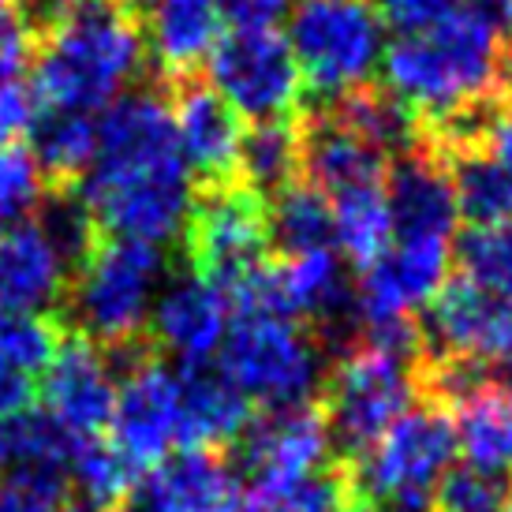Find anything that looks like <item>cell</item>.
Segmentation results:
<instances>
[{
  "label": "cell",
  "mask_w": 512,
  "mask_h": 512,
  "mask_svg": "<svg viewBox=\"0 0 512 512\" xmlns=\"http://www.w3.org/2000/svg\"><path fill=\"white\" fill-rule=\"evenodd\" d=\"M232 326V299L225 288L195 270L165 277L146 322V341L157 356L176 359L180 367L210 363Z\"/></svg>",
  "instance_id": "14"
},
{
  "label": "cell",
  "mask_w": 512,
  "mask_h": 512,
  "mask_svg": "<svg viewBox=\"0 0 512 512\" xmlns=\"http://www.w3.org/2000/svg\"><path fill=\"white\" fill-rule=\"evenodd\" d=\"M143 19L116 0H75L57 27L38 38L34 90L45 109L98 113L146 79Z\"/></svg>",
  "instance_id": "2"
},
{
  "label": "cell",
  "mask_w": 512,
  "mask_h": 512,
  "mask_svg": "<svg viewBox=\"0 0 512 512\" xmlns=\"http://www.w3.org/2000/svg\"><path fill=\"white\" fill-rule=\"evenodd\" d=\"M389 154L344 120L333 105L307 116L299 128V176H307L326 199L385 180Z\"/></svg>",
  "instance_id": "19"
},
{
  "label": "cell",
  "mask_w": 512,
  "mask_h": 512,
  "mask_svg": "<svg viewBox=\"0 0 512 512\" xmlns=\"http://www.w3.org/2000/svg\"><path fill=\"white\" fill-rule=\"evenodd\" d=\"M38 38L19 19V12H0V90L12 83H23V75L34 68Z\"/></svg>",
  "instance_id": "39"
},
{
  "label": "cell",
  "mask_w": 512,
  "mask_h": 512,
  "mask_svg": "<svg viewBox=\"0 0 512 512\" xmlns=\"http://www.w3.org/2000/svg\"><path fill=\"white\" fill-rule=\"evenodd\" d=\"M68 292V270L34 221L0 228V311L53 318Z\"/></svg>",
  "instance_id": "21"
},
{
  "label": "cell",
  "mask_w": 512,
  "mask_h": 512,
  "mask_svg": "<svg viewBox=\"0 0 512 512\" xmlns=\"http://www.w3.org/2000/svg\"><path fill=\"white\" fill-rule=\"evenodd\" d=\"M270 243H277L285 258L329 251L333 247V210L329 199L307 180L281 187L270 202Z\"/></svg>",
  "instance_id": "29"
},
{
  "label": "cell",
  "mask_w": 512,
  "mask_h": 512,
  "mask_svg": "<svg viewBox=\"0 0 512 512\" xmlns=\"http://www.w3.org/2000/svg\"><path fill=\"white\" fill-rule=\"evenodd\" d=\"M214 363L262 408L314 404L329 374L326 348L311 329L270 314H236Z\"/></svg>",
  "instance_id": "5"
},
{
  "label": "cell",
  "mask_w": 512,
  "mask_h": 512,
  "mask_svg": "<svg viewBox=\"0 0 512 512\" xmlns=\"http://www.w3.org/2000/svg\"><path fill=\"white\" fill-rule=\"evenodd\" d=\"M57 505L45 501L42 494H34L19 483H0V512H53Z\"/></svg>",
  "instance_id": "43"
},
{
  "label": "cell",
  "mask_w": 512,
  "mask_h": 512,
  "mask_svg": "<svg viewBox=\"0 0 512 512\" xmlns=\"http://www.w3.org/2000/svg\"><path fill=\"white\" fill-rule=\"evenodd\" d=\"M501 512H512V483H509V494H505V509Z\"/></svg>",
  "instance_id": "49"
},
{
  "label": "cell",
  "mask_w": 512,
  "mask_h": 512,
  "mask_svg": "<svg viewBox=\"0 0 512 512\" xmlns=\"http://www.w3.org/2000/svg\"><path fill=\"white\" fill-rule=\"evenodd\" d=\"M505 363H509V370H512V344H509V352H505Z\"/></svg>",
  "instance_id": "51"
},
{
  "label": "cell",
  "mask_w": 512,
  "mask_h": 512,
  "mask_svg": "<svg viewBox=\"0 0 512 512\" xmlns=\"http://www.w3.org/2000/svg\"><path fill=\"white\" fill-rule=\"evenodd\" d=\"M341 512H389V509H385V505H378V501L356 498V494H352V498L344 501V509H341Z\"/></svg>",
  "instance_id": "46"
},
{
  "label": "cell",
  "mask_w": 512,
  "mask_h": 512,
  "mask_svg": "<svg viewBox=\"0 0 512 512\" xmlns=\"http://www.w3.org/2000/svg\"><path fill=\"white\" fill-rule=\"evenodd\" d=\"M419 363L393 352L356 344L337 356L322 385V415H326L333 449L356 460L367 453L385 430L419 400Z\"/></svg>",
  "instance_id": "8"
},
{
  "label": "cell",
  "mask_w": 512,
  "mask_h": 512,
  "mask_svg": "<svg viewBox=\"0 0 512 512\" xmlns=\"http://www.w3.org/2000/svg\"><path fill=\"white\" fill-rule=\"evenodd\" d=\"M191 176L176 143V124L169 109V86L135 83L105 105L98 120V150L79 195L98 199L120 187Z\"/></svg>",
  "instance_id": "7"
},
{
  "label": "cell",
  "mask_w": 512,
  "mask_h": 512,
  "mask_svg": "<svg viewBox=\"0 0 512 512\" xmlns=\"http://www.w3.org/2000/svg\"><path fill=\"white\" fill-rule=\"evenodd\" d=\"M333 210V243L356 270H367L393 243V214L385 202V187H356L329 199Z\"/></svg>",
  "instance_id": "28"
},
{
  "label": "cell",
  "mask_w": 512,
  "mask_h": 512,
  "mask_svg": "<svg viewBox=\"0 0 512 512\" xmlns=\"http://www.w3.org/2000/svg\"><path fill=\"white\" fill-rule=\"evenodd\" d=\"M240 471L221 449H176L135 479L120 512H240Z\"/></svg>",
  "instance_id": "17"
},
{
  "label": "cell",
  "mask_w": 512,
  "mask_h": 512,
  "mask_svg": "<svg viewBox=\"0 0 512 512\" xmlns=\"http://www.w3.org/2000/svg\"><path fill=\"white\" fill-rule=\"evenodd\" d=\"M150 57L161 64L165 79L195 75L217 45V4L214 0H154L143 15Z\"/></svg>",
  "instance_id": "23"
},
{
  "label": "cell",
  "mask_w": 512,
  "mask_h": 512,
  "mask_svg": "<svg viewBox=\"0 0 512 512\" xmlns=\"http://www.w3.org/2000/svg\"><path fill=\"white\" fill-rule=\"evenodd\" d=\"M109 427H113V445L128 456L135 471L154 468L172 449H180V427H184L180 367L172 370L154 348H146L116 382Z\"/></svg>",
  "instance_id": "11"
},
{
  "label": "cell",
  "mask_w": 512,
  "mask_h": 512,
  "mask_svg": "<svg viewBox=\"0 0 512 512\" xmlns=\"http://www.w3.org/2000/svg\"><path fill=\"white\" fill-rule=\"evenodd\" d=\"M505 27L494 4L468 0L445 23L400 34L382 53V90L412 120L453 128L483 109L501 83Z\"/></svg>",
  "instance_id": "1"
},
{
  "label": "cell",
  "mask_w": 512,
  "mask_h": 512,
  "mask_svg": "<svg viewBox=\"0 0 512 512\" xmlns=\"http://www.w3.org/2000/svg\"><path fill=\"white\" fill-rule=\"evenodd\" d=\"M45 412L75 438H98L116 404V374L109 356L79 333H64L42 374Z\"/></svg>",
  "instance_id": "18"
},
{
  "label": "cell",
  "mask_w": 512,
  "mask_h": 512,
  "mask_svg": "<svg viewBox=\"0 0 512 512\" xmlns=\"http://www.w3.org/2000/svg\"><path fill=\"white\" fill-rule=\"evenodd\" d=\"M445 169L453 180L456 210L471 228L512 221V172L486 146H460Z\"/></svg>",
  "instance_id": "27"
},
{
  "label": "cell",
  "mask_w": 512,
  "mask_h": 512,
  "mask_svg": "<svg viewBox=\"0 0 512 512\" xmlns=\"http://www.w3.org/2000/svg\"><path fill=\"white\" fill-rule=\"evenodd\" d=\"M68 479H72V494L79 498H90L109 509H124L131 486H135V468L113 441L83 438L72 456Z\"/></svg>",
  "instance_id": "33"
},
{
  "label": "cell",
  "mask_w": 512,
  "mask_h": 512,
  "mask_svg": "<svg viewBox=\"0 0 512 512\" xmlns=\"http://www.w3.org/2000/svg\"><path fill=\"white\" fill-rule=\"evenodd\" d=\"M453 266V243L449 240H393L374 266L359 270L356 281V311H359V341L370 329L412 322L438 288L449 281Z\"/></svg>",
  "instance_id": "12"
},
{
  "label": "cell",
  "mask_w": 512,
  "mask_h": 512,
  "mask_svg": "<svg viewBox=\"0 0 512 512\" xmlns=\"http://www.w3.org/2000/svg\"><path fill=\"white\" fill-rule=\"evenodd\" d=\"M27 150L38 161L49 191L83 187L98 150V120L75 109H42L38 124L27 135Z\"/></svg>",
  "instance_id": "25"
},
{
  "label": "cell",
  "mask_w": 512,
  "mask_h": 512,
  "mask_svg": "<svg viewBox=\"0 0 512 512\" xmlns=\"http://www.w3.org/2000/svg\"><path fill=\"white\" fill-rule=\"evenodd\" d=\"M505 494H509L505 475L475 464H453L434 490V512H501Z\"/></svg>",
  "instance_id": "37"
},
{
  "label": "cell",
  "mask_w": 512,
  "mask_h": 512,
  "mask_svg": "<svg viewBox=\"0 0 512 512\" xmlns=\"http://www.w3.org/2000/svg\"><path fill=\"white\" fill-rule=\"evenodd\" d=\"M169 277L165 247L143 240L105 236L98 251L72 273L64 292V322L72 333L98 344L101 352H116L146 337L150 307Z\"/></svg>",
  "instance_id": "3"
},
{
  "label": "cell",
  "mask_w": 512,
  "mask_h": 512,
  "mask_svg": "<svg viewBox=\"0 0 512 512\" xmlns=\"http://www.w3.org/2000/svg\"><path fill=\"white\" fill-rule=\"evenodd\" d=\"M453 258L471 285L512 303V221L505 225L471 228L453 247Z\"/></svg>",
  "instance_id": "34"
},
{
  "label": "cell",
  "mask_w": 512,
  "mask_h": 512,
  "mask_svg": "<svg viewBox=\"0 0 512 512\" xmlns=\"http://www.w3.org/2000/svg\"><path fill=\"white\" fill-rule=\"evenodd\" d=\"M79 441L83 438L60 427L45 408L0 415V483H19V479H38V475L68 479Z\"/></svg>",
  "instance_id": "24"
},
{
  "label": "cell",
  "mask_w": 512,
  "mask_h": 512,
  "mask_svg": "<svg viewBox=\"0 0 512 512\" xmlns=\"http://www.w3.org/2000/svg\"><path fill=\"white\" fill-rule=\"evenodd\" d=\"M352 498L348 468H322L285 483H251L240 512H341Z\"/></svg>",
  "instance_id": "31"
},
{
  "label": "cell",
  "mask_w": 512,
  "mask_h": 512,
  "mask_svg": "<svg viewBox=\"0 0 512 512\" xmlns=\"http://www.w3.org/2000/svg\"><path fill=\"white\" fill-rule=\"evenodd\" d=\"M498 15H501V27H505V34H512V0H501Z\"/></svg>",
  "instance_id": "48"
},
{
  "label": "cell",
  "mask_w": 512,
  "mask_h": 512,
  "mask_svg": "<svg viewBox=\"0 0 512 512\" xmlns=\"http://www.w3.org/2000/svg\"><path fill=\"white\" fill-rule=\"evenodd\" d=\"M60 337L64 333L57 329V322L45 314L0 311V367L38 378L49 367Z\"/></svg>",
  "instance_id": "35"
},
{
  "label": "cell",
  "mask_w": 512,
  "mask_h": 512,
  "mask_svg": "<svg viewBox=\"0 0 512 512\" xmlns=\"http://www.w3.org/2000/svg\"><path fill=\"white\" fill-rule=\"evenodd\" d=\"M34 397V378L12 367H0V415L23 412Z\"/></svg>",
  "instance_id": "42"
},
{
  "label": "cell",
  "mask_w": 512,
  "mask_h": 512,
  "mask_svg": "<svg viewBox=\"0 0 512 512\" xmlns=\"http://www.w3.org/2000/svg\"><path fill=\"white\" fill-rule=\"evenodd\" d=\"M180 389H184V427H180V449H221L236 445L243 427L251 423V400L232 385L225 370L210 363L180 367Z\"/></svg>",
  "instance_id": "22"
},
{
  "label": "cell",
  "mask_w": 512,
  "mask_h": 512,
  "mask_svg": "<svg viewBox=\"0 0 512 512\" xmlns=\"http://www.w3.org/2000/svg\"><path fill=\"white\" fill-rule=\"evenodd\" d=\"M456 445L468 464L494 475L512 471V382H490L453 408Z\"/></svg>",
  "instance_id": "26"
},
{
  "label": "cell",
  "mask_w": 512,
  "mask_h": 512,
  "mask_svg": "<svg viewBox=\"0 0 512 512\" xmlns=\"http://www.w3.org/2000/svg\"><path fill=\"white\" fill-rule=\"evenodd\" d=\"M299 176V128L288 120H270L243 131L240 146V184L258 191L262 199L277 195L281 187L296 184Z\"/></svg>",
  "instance_id": "30"
},
{
  "label": "cell",
  "mask_w": 512,
  "mask_h": 512,
  "mask_svg": "<svg viewBox=\"0 0 512 512\" xmlns=\"http://www.w3.org/2000/svg\"><path fill=\"white\" fill-rule=\"evenodd\" d=\"M15 8V0H0V12H12Z\"/></svg>",
  "instance_id": "50"
},
{
  "label": "cell",
  "mask_w": 512,
  "mask_h": 512,
  "mask_svg": "<svg viewBox=\"0 0 512 512\" xmlns=\"http://www.w3.org/2000/svg\"><path fill=\"white\" fill-rule=\"evenodd\" d=\"M116 4H124V8H128L131 15H139V19H143V15H146V8H150V4H154V0H116Z\"/></svg>",
  "instance_id": "47"
},
{
  "label": "cell",
  "mask_w": 512,
  "mask_h": 512,
  "mask_svg": "<svg viewBox=\"0 0 512 512\" xmlns=\"http://www.w3.org/2000/svg\"><path fill=\"white\" fill-rule=\"evenodd\" d=\"M34 225L42 228L49 247L60 255L64 270H68V281H72V273L83 266L86 258L98 251V243L105 240L98 228V217L90 214L79 187H72V191H45L42 206L34 214Z\"/></svg>",
  "instance_id": "32"
},
{
  "label": "cell",
  "mask_w": 512,
  "mask_h": 512,
  "mask_svg": "<svg viewBox=\"0 0 512 512\" xmlns=\"http://www.w3.org/2000/svg\"><path fill=\"white\" fill-rule=\"evenodd\" d=\"M486 150L512 172V113H501L486 128Z\"/></svg>",
  "instance_id": "44"
},
{
  "label": "cell",
  "mask_w": 512,
  "mask_h": 512,
  "mask_svg": "<svg viewBox=\"0 0 512 512\" xmlns=\"http://www.w3.org/2000/svg\"><path fill=\"white\" fill-rule=\"evenodd\" d=\"M385 202L393 214V240H449L453 243L456 195L445 157L412 146L385 176Z\"/></svg>",
  "instance_id": "20"
},
{
  "label": "cell",
  "mask_w": 512,
  "mask_h": 512,
  "mask_svg": "<svg viewBox=\"0 0 512 512\" xmlns=\"http://www.w3.org/2000/svg\"><path fill=\"white\" fill-rule=\"evenodd\" d=\"M53 512H120V509H109V505H98V501L90 498H79V494H68V498L60 501Z\"/></svg>",
  "instance_id": "45"
},
{
  "label": "cell",
  "mask_w": 512,
  "mask_h": 512,
  "mask_svg": "<svg viewBox=\"0 0 512 512\" xmlns=\"http://www.w3.org/2000/svg\"><path fill=\"white\" fill-rule=\"evenodd\" d=\"M45 176L27 143H0V228L23 225L45 199Z\"/></svg>",
  "instance_id": "36"
},
{
  "label": "cell",
  "mask_w": 512,
  "mask_h": 512,
  "mask_svg": "<svg viewBox=\"0 0 512 512\" xmlns=\"http://www.w3.org/2000/svg\"><path fill=\"white\" fill-rule=\"evenodd\" d=\"M206 79L240 120H288L303 98V75L277 30H228L206 57Z\"/></svg>",
  "instance_id": "10"
},
{
  "label": "cell",
  "mask_w": 512,
  "mask_h": 512,
  "mask_svg": "<svg viewBox=\"0 0 512 512\" xmlns=\"http://www.w3.org/2000/svg\"><path fill=\"white\" fill-rule=\"evenodd\" d=\"M285 42L303 86L318 98L341 101L363 90L382 68L385 23L374 0H296Z\"/></svg>",
  "instance_id": "6"
},
{
  "label": "cell",
  "mask_w": 512,
  "mask_h": 512,
  "mask_svg": "<svg viewBox=\"0 0 512 512\" xmlns=\"http://www.w3.org/2000/svg\"><path fill=\"white\" fill-rule=\"evenodd\" d=\"M270 247V210L258 191L240 180L195 191L184 228L187 270L232 292L266 262Z\"/></svg>",
  "instance_id": "9"
},
{
  "label": "cell",
  "mask_w": 512,
  "mask_h": 512,
  "mask_svg": "<svg viewBox=\"0 0 512 512\" xmlns=\"http://www.w3.org/2000/svg\"><path fill=\"white\" fill-rule=\"evenodd\" d=\"M419 337H423V363L434 359L498 363L512 344V303L471 285L468 277H449L438 288V296L423 307Z\"/></svg>",
  "instance_id": "13"
},
{
  "label": "cell",
  "mask_w": 512,
  "mask_h": 512,
  "mask_svg": "<svg viewBox=\"0 0 512 512\" xmlns=\"http://www.w3.org/2000/svg\"><path fill=\"white\" fill-rule=\"evenodd\" d=\"M333 464V438L318 404L266 408L236 438V471L251 483H285Z\"/></svg>",
  "instance_id": "15"
},
{
  "label": "cell",
  "mask_w": 512,
  "mask_h": 512,
  "mask_svg": "<svg viewBox=\"0 0 512 512\" xmlns=\"http://www.w3.org/2000/svg\"><path fill=\"white\" fill-rule=\"evenodd\" d=\"M468 0H374V8L382 15V23L400 34H419L445 23L449 15H456Z\"/></svg>",
  "instance_id": "38"
},
{
  "label": "cell",
  "mask_w": 512,
  "mask_h": 512,
  "mask_svg": "<svg viewBox=\"0 0 512 512\" xmlns=\"http://www.w3.org/2000/svg\"><path fill=\"white\" fill-rule=\"evenodd\" d=\"M456 453L453 412L423 397L344 468L359 498L378 501L389 512H434V490L456 464Z\"/></svg>",
  "instance_id": "4"
},
{
  "label": "cell",
  "mask_w": 512,
  "mask_h": 512,
  "mask_svg": "<svg viewBox=\"0 0 512 512\" xmlns=\"http://www.w3.org/2000/svg\"><path fill=\"white\" fill-rule=\"evenodd\" d=\"M45 101L34 83H12L0 90V143H27L30 128L38 124Z\"/></svg>",
  "instance_id": "40"
},
{
  "label": "cell",
  "mask_w": 512,
  "mask_h": 512,
  "mask_svg": "<svg viewBox=\"0 0 512 512\" xmlns=\"http://www.w3.org/2000/svg\"><path fill=\"white\" fill-rule=\"evenodd\" d=\"M169 109L176 143L195 187L202 191V187L232 184L240 176L243 146V120L232 113V105L210 83L184 75L169 79Z\"/></svg>",
  "instance_id": "16"
},
{
  "label": "cell",
  "mask_w": 512,
  "mask_h": 512,
  "mask_svg": "<svg viewBox=\"0 0 512 512\" xmlns=\"http://www.w3.org/2000/svg\"><path fill=\"white\" fill-rule=\"evenodd\" d=\"M217 19L232 30H277L281 19L296 8V0H214Z\"/></svg>",
  "instance_id": "41"
}]
</instances>
